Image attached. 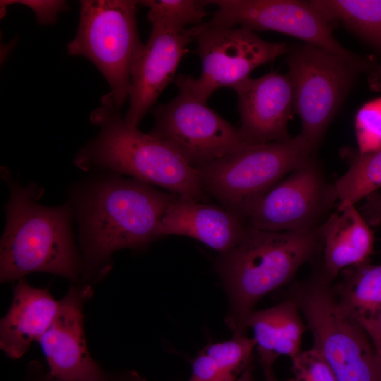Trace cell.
I'll use <instances>...</instances> for the list:
<instances>
[{"instance_id":"obj_31","label":"cell","mask_w":381,"mask_h":381,"mask_svg":"<svg viewBox=\"0 0 381 381\" xmlns=\"http://www.w3.org/2000/svg\"><path fill=\"white\" fill-rule=\"evenodd\" d=\"M370 71L369 78L370 86L374 89L381 90V64L374 67Z\"/></svg>"},{"instance_id":"obj_35","label":"cell","mask_w":381,"mask_h":381,"mask_svg":"<svg viewBox=\"0 0 381 381\" xmlns=\"http://www.w3.org/2000/svg\"><path fill=\"white\" fill-rule=\"evenodd\" d=\"M135 381H144V380H138H138H135Z\"/></svg>"},{"instance_id":"obj_33","label":"cell","mask_w":381,"mask_h":381,"mask_svg":"<svg viewBox=\"0 0 381 381\" xmlns=\"http://www.w3.org/2000/svg\"><path fill=\"white\" fill-rule=\"evenodd\" d=\"M42 381H87V380H63L60 379H57L56 377H52L49 373L48 374L45 375L43 377V379ZM94 381H106L105 377H103L98 380H94Z\"/></svg>"},{"instance_id":"obj_29","label":"cell","mask_w":381,"mask_h":381,"mask_svg":"<svg viewBox=\"0 0 381 381\" xmlns=\"http://www.w3.org/2000/svg\"><path fill=\"white\" fill-rule=\"evenodd\" d=\"M363 328L373 344L381 373V313L375 320L366 324Z\"/></svg>"},{"instance_id":"obj_28","label":"cell","mask_w":381,"mask_h":381,"mask_svg":"<svg viewBox=\"0 0 381 381\" xmlns=\"http://www.w3.org/2000/svg\"><path fill=\"white\" fill-rule=\"evenodd\" d=\"M237 379L226 373L202 351L193 361L188 381H236Z\"/></svg>"},{"instance_id":"obj_2","label":"cell","mask_w":381,"mask_h":381,"mask_svg":"<svg viewBox=\"0 0 381 381\" xmlns=\"http://www.w3.org/2000/svg\"><path fill=\"white\" fill-rule=\"evenodd\" d=\"M3 168L9 186L6 224L0 243V281L16 282L33 272H46L77 282L83 263L73 240L71 202L49 207L37 201L43 189L22 185Z\"/></svg>"},{"instance_id":"obj_20","label":"cell","mask_w":381,"mask_h":381,"mask_svg":"<svg viewBox=\"0 0 381 381\" xmlns=\"http://www.w3.org/2000/svg\"><path fill=\"white\" fill-rule=\"evenodd\" d=\"M338 277L332 291L339 311L362 327L375 320L381 313V264L368 260L342 270Z\"/></svg>"},{"instance_id":"obj_11","label":"cell","mask_w":381,"mask_h":381,"mask_svg":"<svg viewBox=\"0 0 381 381\" xmlns=\"http://www.w3.org/2000/svg\"><path fill=\"white\" fill-rule=\"evenodd\" d=\"M337 201L315 160L291 171L243 212L252 228L270 231H307L319 227Z\"/></svg>"},{"instance_id":"obj_25","label":"cell","mask_w":381,"mask_h":381,"mask_svg":"<svg viewBox=\"0 0 381 381\" xmlns=\"http://www.w3.org/2000/svg\"><path fill=\"white\" fill-rule=\"evenodd\" d=\"M291 372L287 381H337L327 361L313 348L291 359Z\"/></svg>"},{"instance_id":"obj_24","label":"cell","mask_w":381,"mask_h":381,"mask_svg":"<svg viewBox=\"0 0 381 381\" xmlns=\"http://www.w3.org/2000/svg\"><path fill=\"white\" fill-rule=\"evenodd\" d=\"M255 349L253 337L233 335L229 340L211 344L203 351L228 375L237 378L250 364Z\"/></svg>"},{"instance_id":"obj_17","label":"cell","mask_w":381,"mask_h":381,"mask_svg":"<svg viewBox=\"0 0 381 381\" xmlns=\"http://www.w3.org/2000/svg\"><path fill=\"white\" fill-rule=\"evenodd\" d=\"M58 306L49 288L33 286L24 278L16 281L11 304L0 321V348L4 354L20 358L50 326Z\"/></svg>"},{"instance_id":"obj_4","label":"cell","mask_w":381,"mask_h":381,"mask_svg":"<svg viewBox=\"0 0 381 381\" xmlns=\"http://www.w3.org/2000/svg\"><path fill=\"white\" fill-rule=\"evenodd\" d=\"M319 227L298 231H270L248 226L240 241L219 255L216 268L228 295L225 322L233 335L246 334L258 302L289 283L321 252Z\"/></svg>"},{"instance_id":"obj_30","label":"cell","mask_w":381,"mask_h":381,"mask_svg":"<svg viewBox=\"0 0 381 381\" xmlns=\"http://www.w3.org/2000/svg\"><path fill=\"white\" fill-rule=\"evenodd\" d=\"M363 206V217L371 224H377L381 220V194L374 193L365 198Z\"/></svg>"},{"instance_id":"obj_13","label":"cell","mask_w":381,"mask_h":381,"mask_svg":"<svg viewBox=\"0 0 381 381\" xmlns=\"http://www.w3.org/2000/svg\"><path fill=\"white\" fill-rule=\"evenodd\" d=\"M90 285L72 284L50 326L38 343L47 359L49 373L63 380H98L104 375L92 358L83 328V306L92 296Z\"/></svg>"},{"instance_id":"obj_1","label":"cell","mask_w":381,"mask_h":381,"mask_svg":"<svg viewBox=\"0 0 381 381\" xmlns=\"http://www.w3.org/2000/svg\"><path fill=\"white\" fill-rule=\"evenodd\" d=\"M107 173L79 187L71 201L85 277L105 274L114 252L143 248L162 237L163 217L177 196L133 178Z\"/></svg>"},{"instance_id":"obj_34","label":"cell","mask_w":381,"mask_h":381,"mask_svg":"<svg viewBox=\"0 0 381 381\" xmlns=\"http://www.w3.org/2000/svg\"><path fill=\"white\" fill-rule=\"evenodd\" d=\"M265 380V381H278L272 371V369H267L264 370Z\"/></svg>"},{"instance_id":"obj_6","label":"cell","mask_w":381,"mask_h":381,"mask_svg":"<svg viewBox=\"0 0 381 381\" xmlns=\"http://www.w3.org/2000/svg\"><path fill=\"white\" fill-rule=\"evenodd\" d=\"M315 151L298 134L286 140L248 145L197 170L205 193L242 218L252 202L310 160Z\"/></svg>"},{"instance_id":"obj_8","label":"cell","mask_w":381,"mask_h":381,"mask_svg":"<svg viewBox=\"0 0 381 381\" xmlns=\"http://www.w3.org/2000/svg\"><path fill=\"white\" fill-rule=\"evenodd\" d=\"M192 29L202 61V73L198 78L181 74L176 84L179 90L206 104L216 90L231 88L250 77L255 68L289 51L286 43L265 41L243 27H211L204 23Z\"/></svg>"},{"instance_id":"obj_3","label":"cell","mask_w":381,"mask_h":381,"mask_svg":"<svg viewBox=\"0 0 381 381\" xmlns=\"http://www.w3.org/2000/svg\"><path fill=\"white\" fill-rule=\"evenodd\" d=\"M90 121L99 130L75 156L78 168L126 175L179 196L207 201L197 169L162 140L128 125L110 92L92 111Z\"/></svg>"},{"instance_id":"obj_21","label":"cell","mask_w":381,"mask_h":381,"mask_svg":"<svg viewBox=\"0 0 381 381\" xmlns=\"http://www.w3.org/2000/svg\"><path fill=\"white\" fill-rule=\"evenodd\" d=\"M330 24L339 22L381 52V0H311Z\"/></svg>"},{"instance_id":"obj_27","label":"cell","mask_w":381,"mask_h":381,"mask_svg":"<svg viewBox=\"0 0 381 381\" xmlns=\"http://www.w3.org/2000/svg\"><path fill=\"white\" fill-rule=\"evenodd\" d=\"M12 4H20L30 8L35 13L37 22L41 25L54 23L59 13L68 8L67 4L64 1L1 0V17L5 15L6 8Z\"/></svg>"},{"instance_id":"obj_15","label":"cell","mask_w":381,"mask_h":381,"mask_svg":"<svg viewBox=\"0 0 381 381\" xmlns=\"http://www.w3.org/2000/svg\"><path fill=\"white\" fill-rule=\"evenodd\" d=\"M193 39L192 28L175 32L152 25L149 39L137 54L131 67L129 107L124 116L128 125L138 127L172 81Z\"/></svg>"},{"instance_id":"obj_26","label":"cell","mask_w":381,"mask_h":381,"mask_svg":"<svg viewBox=\"0 0 381 381\" xmlns=\"http://www.w3.org/2000/svg\"><path fill=\"white\" fill-rule=\"evenodd\" d=\"M359 153H368L381 147V111L365 106L358 112L355 123Z\"/></svg>"},{"instance_id":"obj_7","label":"cell","mask_w":381,"mask_h":381,"mask_svg":"<svg viewBox=\"0 0 381 381\" xmlns=\"http://www.w3.org/2000/svg\"><path fill=\"white\" fill-rule=\"evenodd\" d=\"M80 4L79 24L68 53L94 64L121 109L129 96L133 63L143 46L136 22L139 1L83 0Z\"/></svg>"},{"instance_id":"obj_19","label":"cell","mask_w":381,"mask_h":381,"mask_svg":"<svg viewBox=\"0 0 381 381\" xmlns=\"http://www.w3.org/2000/svg\"><path fill=\"white\" fill-rule=\"evenodd\" d=\"M252 329L259 361L270 369L279 356L291 359L298 355L307 325L297 305L286 298L271 308L255 310L248 321Z\"/></svg>"},{"instance_id":"obj_5","label":"cell","mask_w":381,"mask_h":381,"mask_svg":"<svg viewBox=\"0 0 381 381\" xmlns=\"http://www.w3.org/2000/svg\"><path fill=\"white\" fill-rule=\"evenodd\" d=\"M316 265L291 284L286 298L298 306L313 337L312 348L327 361L337 381H381L373 344L363 328L339 310L332 284Z\"/></svg>"},{"instance_id":"obj_16","label":"cell","mask_w":381,"mask_h":381,"mask_svg":"<svg viewBox=\"0 0 381 381\" xmlns=\"http://www.w3.org/2000/svg\"><path fill=\"white\" fill-rule=\"evenodd\" d=\"M247 228L241 217L222 206L177 195L163 217L161 235L188 236L222 255L240 241Z\"/></svg>"},{"instance_id":"obj_32","label":"cell","mask_w":381,"mask_h":381,"mask_svg":"<svg viewBox=\"0 0 381 381\" xmlns=\"http://www.w3.org/2000/svg\"><path fill=\"white\" fill-rule=\"evenodd\" d=\"M236 381H253L252 375V368L249 365L241 374Z\"/></svg>"},{"instance_id":"obj_14","label":"cell","mask_w":381,"mask_h":381,"mask_svg":"<svg viewBox=\"0 0 381 381\" xmlns=\"http://www.w3.org/2000/svg\"><path fill=\"white\" fill-rule=\"evenodd\" d=\"M231 88L238 96V132L246 144L291 138L288 124L295 110L293 88L287 74L272 71L259 78L250 76Z\"/></svg>"},{"instance_id":"obj_23","label":"cell","mask_w":381,"mask_h":381,"mask_svg":"<svg viewBox=\"0 0 381 381\" xmlns=\"http://www.w3.org/2000/svg\"><path fill=\"white\" fill-rule=\"evenodd\" d=\"M139 4L148 8L147 19L152 25L181 32L188 24L201 22L209 4L197 0H146Z\"/></svg>"},{"instance_id":"obj_18","label":"cell","mask_w":381,"mask_h":381,"mask_svg":"<svg viewBox=\"0 0 381 381\" xmlns=\"http://www.w3.org/2000/svg\"><path fill=\"white\" fill-rule=\"evenodd\" d=\"M319 231L321 252L314 263L332 281L342 270L368 261L373 252V232L354 205L337 207Z\"/></svg>"},{"instance_id":"obj_9","label":"cell","mask_w":381,"mask_h":381,"mask_svg":"<svg viewBox=\"0 0 381 381\" xmlns=\"http://www.w3.org/2000/svg\"><path fill=\"white\" fill-rule=\"evenodd\" d=\"M287 65L294 110L301 122L299 134L316 150L359 71L341 58L306 43L289 51Z\"/></svg>"},{"instance_id":"obj_22","label":"cell","mask_w":381,"mask_h":381,"mask_svg":"<svg viewBox=\"0 0 381 381\" xmlns=\"http://www.w3.org/2000/svg\"><path fill=\"white\" fill-rule=\"evenodd\" d=\"M337 207L354 205L381 188V147L350 155L348 170L334 183Z\"/></svg>"},{"instance_id":"obj_12","label":"cell","mask_w":381,"mask_h":381,"mask_svg":"<svg viewBox=\"0 0 381 381\" xmlns=\"http://www.w3.org/2000/svg\"><path fill=\"white\" fill-rule=\"evenodd\" d=\"M152 114L155 123L149 133L195 169L248 145L238 128L183 90L168 103L154 108Z\"/></svg>"},{"instance_id":"obj_10","label":"cell","mask_w":381,"mask_h":381,"mask_svg":"<svg viewBox=\"0 0 381 381\" xmlns=\"http://www.w3.org/2000/svg\"><path fill=\"white\" fill-rule=\"evenodd\" d=\"M218 9L207 26L236 25L253 31L279 32L303 40L343 59L359 72L372 70L371 62L343 47L330 25L310 4L300 0H210Z\"/></svg>"}]
</instances>
